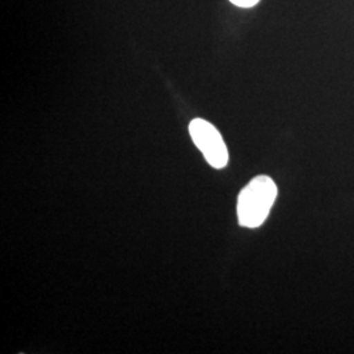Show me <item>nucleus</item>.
Here are the masks:
<instances>
[{"instance_id":"obj_1","label":"nucleus","mask_w":354,"mask_h":354,"mask_svg":"<svg viewBox=\"0 0 354 354\" xmlns=\"http://www.w3.org/2000/svg\"><path fill=\"white\" fill-rule=\"evenodd\" d=\"M279 189L273 178L266 175L253 177L241 190L236 213L241 227H260L276 203Z\"/></svg>"},{"instance_id":"obj_2","label":"nucleus","mask_w":354,"mask_h":354,"mask_svg":"<svg viewBox=\"0 0 354 354\" xmlns=\"http://www.w3.org/2000/svg\"><path fill=\"white\" fill-rule=\"evenodd\" d=\"M189 134L209 165L216 169L228 165L227 147L216 127L203 118H194L189 124Z\"/></svg>"},{"instance_id":"obj_3","label":"nucleus","mask_w":354,"mask_h":354,"mask_svg":"<svg viewBox=\"0 0 354 354\" xmlns=\"http://www.w3.org/2000/svg\"><path fill=\"white\" fill-rule=\"evenodd\" d=\"M234 6L241 8H252L260 0H230Z\"/></svg>"}]
</instances>
